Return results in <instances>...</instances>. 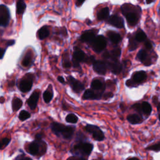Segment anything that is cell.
Wrapping results in <instances>:
<instances>
[{
  "label": "cell",
  "instance_id": "cell-1",
  "mask_svg": "<svg viewBox=\"0 0 160 160\" xmlns=\"http://www.w3.org/2000/svg\"><path fill=\"white\" fill-rule=\"evenodd\" d=\"M121 9L122 14L126 18L128 25L129 26H134L138 22L141 8L138 10L136 9L134 11V10H135V8L133 9L132 4H124L121 7Z\"/></svg>",
  "mask_w": 160,
  "mask_h": 160
},
{
  "label": "cell",
  "instance_id": "cell-2",
  "mask_svg": "<svg viewBox=\"0 0 160 160\" xmlns=\"http://www.w3.org/2000/svg\"><path fill=\"white\" fill-rule=\"evenodd\" d=\"M51 130L57 136L66 139H69L72 138L74 134L75 128L65 126L64 124L59 122H53L51 124Z\"/></svg>",
  "mask_w": 160,
  "mask_h": 160
},
{
  "label": "cell",
  "instance_id": "cell-3",
  "mask_svg": "<svg viewBox=\"0 0 160 160\" xmlns=\"http://www.w3.org/2000/svg\"><path fill=\"white\" fill-rule=\"evenodd\" d=\"M93 149V144L89 142L80 141L74 144L71 149V152L76 156H88Z\"/></svg>",
  "mask_w": 160,
  "mask_h": 160
},
{
  "label": "cell",
  "instance_id": "cell-4",
  "mask_svg": "<svg viewBox=\"0 0 160 160\" xmlns=\"http://www.w3.org/2000/svg\"><path fill=\"white\" fill-rule=\"evenodd\" d=\"M95 61L93 56H87L86 54L80 48L78 47L74 48L73 55H72V65L74 68H80L79 63L84 62L86 63H94Z\"/></svg>",
  "mask_w": 160,
  "mask_h": 160
},
{
  "label": "cell",
  "instance_id": "cell-5",
  "mask_svg": "<svg viewBox=\"0 0 160 160\" xmlns=\"http://www.w3.org/2000/svg\"><path fill=\"white\" fill-rule=\"evenodd\" d=\"M47 149L46 143L41 140H37L29 143L26 148L27 151L32 156H41L45 154Z\"/></svg>",
  "mask_w": 160,
  "mask_h": 160
},
{
  "label": "cell",
  "instance_id": "cell-6",
  "mask_svg": "<svg viewBox=\"0 0 160 160\" xmlns=\"http://www.w3.org/2000/svg\"><path fill=\"white\" fill-rule=\"evenodd\" d=\"M86 131L91 134L93 138L98 141H102L104 139V132L97 126L92 124H87L85 126Z\"/></svg>",
  "mask_w": 160,
  "mask_h": 160
},
{
  "label": "cell",
  "instance_id": "cell-7",
  "mask_svg": "<svg viewBox=\"0 0 160 160\" xmlns=\"http://www.w3.org/2000/svg\"><path fill=\"white\" fill-rule=\"evenodd\" d=\"M90 44L95 52H100L106 48L107 41L104 36L102 35H99L96 36V38Z\"/></svg>",
  "mask_w": 160,
  "mask_h": 160
},
{
  "label": "cell",
  "instance_id": "cell-8",
  "mask_svg": "<svg viewBox=\"0 0 160 160\" xmlns=\"http://www.w3.org/2000/svg\"><path fill=\"white\" fill-rule=\"evenodd\" d=\"M10 20V12L8 7L4 4H0V26L6 27L9 24Z\"/></svg>",
  "mask_w": 160,
  "mask_h": 160
},
{
  "label": "cell",
  "instance_id": "cell-9",
  "mask_svg": "<svg viewBox=\"0 0 160 160\" xmlns=\"http://www.w3.org/2000/svg\"><path fill=\"white\" fill-rule=\"evenodd\" d=\"M68 81L73 91L75 92L79 93L82 91V90L84 89V84L80 82L79 81L76 79L74 78H73L71 76H68Z\"/></svg>",
  "mask_w": 160,
  "mask_h": 160
},
{
  "label": "cell",
  "instance_id": "cell-10",
  "mask_svg": "<svg viewBox=\"0 0 160 160\" xmlns=\"http://www.w3.org/2000/svg\"><path fill=\"white\" fill-rule=\"evenodd\" d=\"M108 22L118 28H122L124 26V21L123 19L116 14L111 15L109 18Z\"/></svg>",
  "mask_w": 160,
  "mask_h": 160
},
{
  "label": "cell",
  "instance_id": "cell-11",
  "mask_svg": "<svg viewBox=\"0 0 160 160\" xmlns=\"http://www.w3.org/2000/svg\"><path fill=\"white\" fill-rule=\"evenodd\" d=\"M136 58L145 66H150L152 64L151 59L148 52L144 49H141L137 54Z\"/></svg>",
  "mask_w": 160,
  "mask_h": 160
},
{
  "label": "cell",
  "instance_id": "cell-12",
  "mask_svg": "<svg viewBox=\"0 0 160 160\" xmlns=\"http://www.w3.org/2000/svg\"><path fill=\"white\" fill-rule=\"evenodd\" d=\"M93 65V69L96 72L101 75H104L107 71V66L106 62L102 61H95Z\"/></svg>",
  "mask_w": 160,
  "mask_h": 160
},
{
  "label": "cell",
  "instance_id": "cell-13",
  "mask_svg": "<svg viewBox=\"0 0 160 160\" xmlns=\"http://www.w3.org/2000/svg\"><path fill=\"white\" fill-rule=\"evenodd\" d=\"M32 86V79L30 78H26L22 79L19 83V88L22 92H26L31 90Z\"/></svg>",
  "mask_w": 160,
  "mask_h": 160
},
{
  "label": "cell",
  "instance_id": "cell-14",
  "mask_svg": "<svg viewBox=\"0 0 160 160\" xmlns=\"http://www.w3.org/2000/svg\"><path fill=\"white\" fill-rule=\"evenodd\" d=\"M96 38V32L92 30H87L82 33L80 36V40L84 42L91 43Z\"/></svg>",
  "mask_w": 160,
  "mask_h": 160
},
{
  "label": "cell",
  "instance_id": "cell-15",
  "mask_svg": "<svg viewBox=\"0 0 160 160\" xmlns=\"http://www.w3.org/2000/svg\"><path fill=\"white\" fill-rule=\"evenodd\" d=\"M39 98V92L38 91H34L27 101V103L31 109L34 110L36 106Z\"/></svg>",
  "mask_w": 160,
  "mask_h": 160
},
{
  "label": "cell",
  "instance_id": "cell-16",
  "mask_svg": "<svg viewBox=\"0 0 160 160\" xmlns=\"http://www.w3.org/2000/svg\"><path fill=\"white\" fill-rule=\"evenodd\" d=\"M112 61L109 62L108 61L106 62L107 68L109 69V70L115 74H118L122 69L121 65V64L117 61H114V60H111Z\"/></svg>",
  "mask_w": 160,
  "mask_h": 160
},
{
  "label": "cell",
  "instance_id": "cell-17",
  "mask_svg": "<svg viewBox=\"0 0 160 160\" xmlns=\"http://www.w3.org/2000/svg\"><path fill=\"white\" fill-rule=\"evenodd\" d=\"M102 92H96L92 89H89L85 91L83 94L84 99H99L102 96Z\"/></svg>",
  "mask_w": 160,
  "mask_h": 160
},
{
  "label": "cell",
  "instance_id": "cell-18",
  "mask_svg": "<svg viewBox=\"0 0 160 160\" xmlns=\"http://www.w3.org/2000/svg\"><path fill=\"white\" fill-rule=\"evenodd\" d=\"M147 78V75L145 71H136L132 74V81L135 84H139L143 82Z\"/></svg>",
  "mask_w": 160,
  "mask_h": 160
},
{
  "label": "cell",
  "instance_id": "cell-19",
  "mask_svg": "<svg viewBox=\"0 0 160 160\" xmlns=\"http://www.w3.org/2000/svg\"><path fill=\"white\" fill-rule=\"evenodd\" d=\"M108 36L109 40L111 41V42L115 44L120 42L122 39L121 35L119 33L114 31H109L108 32Z\"/></svg>",
  "mask_w": 160,
  "mask_h": 160
},
{
  "label": "cell",
  "instance_id": "cell-20",
  "mask_svg": "<svg viewBox=\"0 0 160 160\" xmlns=\"http://www.w3.org/2000/svg\"><path fill=\"white\" fill-rule=\"evenodd\" d=\"M91 87L94 91H101L103 92L104 89V84L99 79H94L91 83Z\"/></svg>",
  "mask_w": 160,
  "mask_h": 160
},
{
  "label": "cell",
  "instance_id": "cell-21",
  "mask_svg": "<svg viewBox=\"0 0 160 160\" xmlns=\"http://www.w3.org/2000/svg\"><path fill=\"white\" fill-rule=\"evenodd\" d=\"M38 36L39 38V39L42 40L45 38H46L47 37L49 36V29L48 28L47 26H44L42 27H41L38 31L37 32Z\"/></svg>",
  "mask_w": 160,
  "mask_h": 160
},
{
  "label": "cell",
  "instance_id": "cell-22",
  "mask_svg": "<svg viewBox=\"0 0 160 160\" xmlns=\"http://www.w3.org/2000/svg\"><path fill=\"white\" fill-rule=\"evenodd\" d=\"M127 120L132 124H137L142 121V118L138 114H129L127 116Z\"/></svg>",
  "mask_w": 160,
  "mask_h": 160
},
{
  "label": "cell",
  "instance_id": "cell-23",
  "mask_svg": "<svg viewBox=\"0 0 160 160\" xmlns=\"http://www.w3.org/2000/svg\"><path fill=\"white\" fill-rule=\"evenodd\" d=\"M109 9L108 7H105L102 8L97 14V18L98 20L102 21L107 19L109 17Z\"/></svg>",
  "mask_w": 160,
  "mask_h": 160
},
{
  "label": "cell",
  "instance_id": "cell-24",
  "mask_svg": "<svg viewBox=\"0 0 160 160\" xmlns=\"http://www.w3.org/2000/svg\"><path fill=\"white\" fill-rule=\"evenodd\" d=\"M26 8V3L24 1L20 0L18 1L16 3V13L19 15L22 14L25 11V9Z\"/></svg>",
  "mask_w": 160,
  "mask_h": 160
},
{
  "label": "cell",
  "instance_id": "cell-25",
  "mask_svg": "<svg viewBox=\"0 0 160 160\" xmlns=\"http://www.w3.org/2000/svg\"><path fill=\"white\" fill-rule=\"evenodd\" d=\"M22 105V101L18 98H15L12 101V109L13 111H17Z\"/></svg>",
  "mask_w": 160,
  "mask_h": 160
},
{
  "label": "cell",
  "instance_id": "cell-26",
  "mask_svg": "<svg viewBox=\"0 0 160 160\" xmlns=\"http://www.w3.org/2000/svg\"><path fill=\"white\" fill-rule=\"evenodd\" d=\"M141 108H142V112L147 116L149 115L151 113L152 111V107L150 105V104L146 101H144L141 104Z\"/></svg>",
  "mask_w": 160,
  "mask_h": 160
},
{
  "label": "cell",
  "instance_id": "cell-27",
  "mask_svg": "<svg viewBox=\"0 0 160 160\" xmlns=\"http://www.w3.org/2000/svg\"><path fill=\"white\" fill-rule=\"evenodd\" d=\"M32 63V56L30 52H28L25 54L22 61V64L23 66L28 67Z\"/></svg>",
  "mask_w": 160,
  "mask_h": 160
},
{
  "label": "cell",
  "instance_id": "cell-28",
  "mask_svg": "<svg viewBox=\"0 0 160 160\" xmlns=\"http://www.w3.org/2000/svg\"><path fill=\"white\" fill-rule=\"evenodd\" d=\"M146 39V34H145V32L142 30L139 29L136 32L135 35V39L136 40V41L142 42V41H144Z\"/></svg>",
  "mask_w": 160,
  "mask_h": 160
},
{
  "label": "cell",
  "instance_id": "cell-29",
  "mask_svg": "<svg viewBox=\"0 0 160 160\" xmlns=\"http://www.w3.org/2000/svg\"><path fill=\"white\" fill-rule=\"evenodd\" d=\"M53 97V93L48 89L43 92V99L46 102H49Z\"/></svg>",
  "mask_w": 160,
  "mask_h": 160
},
{
  "label": "cell",
  "instance_id": "cell-30",
  "mask_svg": "<svg viewBox=\"0 0 160 160\" xmlns=\"http://www.w3.org/2000/svg\"><path fill=\"white\" fill-rule=\"evenodd\" d=\"M66 122H69V123H72V124H75L78 122V117L72 113L69 114L66 116Z\"/></svg>",
  "mask_w": 160,
  "mask_h": 160
},
{
  "label": "cell",
  "instance_id": "cell-31",
  "mask_svg": "<svg viewBox=\"0 0 160 160\" xmlns=\"http://www.w3.org/2000/svg\"><path fill=\"white\" fill-rule=\"evenodd\" d=\"M31 117V114L29 112L26 110L21 111L19 114V119L21 121H25L27 119H29Z\"/></svg>",
  "mask_w": 160,
  "mask_h": 160
},
{
  "label": "cell",
  "instance_id": "cell-32",
  "mask_svg": "<svg viewBox=\"0 0 160 160\" xmlns=\"http://www.w3.org/2000/svg\"><path fill=\"white\" fill-rule=\"evenodd\" d=\"M62 65L65 68H69L71 66V63L68 57V54H64L62 59Z\"/></svg>",
  "mask_w": 160,
  "mask_h": 160
},
{
  "label": "cell",
  "instance_id": "cell-33",
  "mask_svg": "<svg viewBox=\"0 0 160 160\" xmlns=\"http://www.w3.org/2000/svg\"><path fill=\"white\" fill-rule=\"evenodd\" d=\"M146 150H151L156 152H158L160 151V142H159L157 144H152L151 146H149L147 148H146Z\"/></svg>",
  "mask_w": 160,
  "mask_h": 160
},
{
  "label": "cell",
  "instance_id": "cell-34",
  "mask_svg": "<svg viewBox=\"0 0 160 160\" xmlns=\"http://www.w3.org/2000/svg\"><path fill=\"white\" fill-rule=\"evenodd\" d=\"M10 141L11 139L8 138H4L0 140V149H4L5 147H6L10 142Z\"/></svg>",
  "mask_w": 160,
  "mask_h": 160
},
{
  "label": "cell",
  "instance_id": "cell-35",
  "mask_svg": "<svg viewBox=\"0 0 160 160\" xmlns=\"http://www.w3.org/2000/svg\"><path fill=\"white\" fill-rule=\"evenodd\" d=\"M138 47V43L136 42V40L132 38L129 39V51H133L136 49Z\"/></svg>",
  "mask_w": 160,
  "mask_h": 160
},
{
  "label": "cell",
  "instance_id": "cell-36",
  "mask_svg": "<svg viewBox=\"0 0 160 160\" xmlns=\"http://www.w3.org/2000/svg\"><path fill=\"white\" fill-rule=\"evenodd\" d=\"M132 108H134L135 110L138 111V112H142V108H141V104H133L132 106Z\"/></svg>",
  "mask_w": 160,
  "mask_h": 160
},
{
  "label": "cell",
  "instance_id": "cell-37",
  "mask_svg": "<svg viewBox=\"0 0 160 160\" xmlns=\"http://www.w3.org/2000/svg\"><path fill=\"white\" fill-rule=\"evenodd\" d=\"M66 160H87L85 158H82V157H79V156H71L69 157L68 159H67Z\"/></svg>",
  "mask_w": 160,
  "mask_h": 160
},
{
  "label": "cell",
  "instance_id": "cell-38",
  "mask_svg": "<svg viewBox=\"0 0 160 160\" xmlns=\"http://www.w3.org/2000/svg\"><path fill=\"white\" fill-rule=\"evenodd\" d=\"M16 160H32L31 158H29V157H27V156H25L24 155H21V156H19L16 158Z\"/></svg>",
  "mask_w": 160,
  "mask_h": 160
},
{
  "label": "cell",
  "instance_id": "cell-39",
  "mask_svg": "<svg viewBox=\"0 0 160 160\" xmlns=\"http://www.w3.org/2000/svg\"><path fill=\"white\" fill-rule=\"evenodd\" d=\"M144 46L146 49H151L152 48V45L151 44V42L149 40H146L144 42Z\"/></svg>",
  "mask_w": 160,
  "mask_h": 160
},
{
  "label": "cell",
  "instance_id": "cell-40",
  "mask_svg": "<svg viewBox=\"0 0 160 160\" xmlns=\"http://www.w3.org/2000/svg\"><path fill=\"white\" fill-rule=\"evenodd\" d=\"M126 84L128 87H132L135 86V83L132 81V79H128L126 82Z\"/></svg>",
  "mask_w": 160,
  "mask_h": 160
},
{
  "label": "cell",
  "instance_id": "cell-41",
  "mask_svg": "<svg viewBox=\"0 0 160 160\" xmlns=\"http://www.w3.org/2000/svg\"><path fill=\"white\" fill-rule=\"evenodd\" d=\"M113 96V94L112 92H107L106 94H104L103 96V98L104 99H108V98H112Z\"/></svg>",
  "mask_w": 160,
  "mask_h": 160
},
{
  "label": "cell",
  "instance_id": "cell-42",
  "mask_svg": "<svg viewBox=\"0 0 160 160\" xmlns=\"http://www.w3.org/2000/svg\"><path fill=\"white\" fill-rule=\"evenodd\" d=\"M5 52H6V49H2V48H0V59L3 58L4 55L5 54Z\"/></svg>",
  "mask_w": 160,
  "mask_h": 160
},
{
  "label": "cell",
  "instance_id": "cell-43",
  "mask_svg": "<svg viewBox=\"0 0 160 160\" xmlns=\"http://www.w3.org/2000/svg\"><path fill=\"white\" fill-rule=\"evenodd\" d=\"M14 43H15V41L14 39H10L7 41L6 45H7V46H12L13 44H14Z\"/></svg>",
  "mask_w": 160,
  "mask_h": 160
},
{
  "label": "cell",
  "instance_id": "cell-44",
  "mask_svg": "<svg viewBox=\"0 0 160 160\" xmlns=\"http://www.w3.org/2000/svg\"><path fill=\"white\" fill-rule=\"evenodd\" d=\"M58 80L60 82H61V83H62V84H65V80H64V79L63 77H62V76H58Z\"/></svg>",
  "mask_w": 160,
  "mask_h": 160
},
{
  "label": "cell",
  "instance_id": "cell-45",
  "mask_svg": "<svg viewBox=\"0 0 160 160\" xmlns=\"http://www.w3.org/2000/svg\"><path fill=\"white\" fill-rule=\"evenodd\" d=\"M152 102H153V103L155 104L156 106L158 105V104L159 102H158V98H157L156 96H153V98H152Z\"/></svg>",
  "mask_w": 160,
  "mask_h": 160
},
{
  "label": "cell",
  "instance_id": "cell-46",
  "mask_svg": "<svg viewBox=\"0 0 160 160\" xmlns=\"http://www.w3.org/2000/svg\"><path fill=\"white\" fill-rule=\"evenodd\" d=\"M42 138V134L41 133L37 134L36 135V139H37V140H41Z\"/></svg>",
  "mask_w": 160,
  "mask_h": 160
},
{
  "label": "cell",
  "instance_id": "cell-47",
  "mask_svg": "<svg viewBox=\"0 0 160 160\" xmlns=\"http://www.w3.org/2000/svg\"><path fill=\"white\" fill-rule=\"evenodd\" d=\"M84 1H76V6H78V7H79V6H81L83 3H84Z\"/></svg>",
  "mask_w": 160,
  "mask_h": 160
},
{
  "label": "cell",
  "instance_id": "cell-48",
  "mask_svg": "<svg viewBox=\"0 0 160 160\" xmlns=\"http://www.w3.org/2000/svg\"><path fill=\"white\" fill-rule=\"evenodd\" d=\"M157 109H158V111H160V102H159L157 105Z\"/></svg>",
  "mask_w": 160,
  "mask_h": 160
},
{
  "label": "cell",
  "instance_id": "cell-49",
  "mask_svg": "<svg viewBox=\"0 0 160 160\" xmlns=\"http://www.w3.org/2000/svg\"><path fill=\"white\" fill-rule=\"evenodd\" d=\"M129 160H139V158H138L136 157H133V158H130Z\"/></svg>",
  "mask_w": 160,
  "mask_h": 160
},
{
  "label": "cell",
  "instance_id": "cell-50",
  "mask_svg": "<svg viewBox=\"0 0 160 160\" xmlns=\"http://www.w3.org/2000/svg\"><path fill=\"white\" fill-rule=\"evenodd\" d=\"M154 1H146V4H150V3H152V2H154Z\"/></svg>",
  "mask_w": 160,
  "mask_h": 160
},
{
  "label": "cell",
  "instance_id": "cell-51",
  "mask_svg": "<svg viewBox=\"0 0 160 160\" xmlns=\"http://www.w3.org/2000/svg\"><path fill=\"white\" fill-rule=\"evenodd\" d=\"M159 121H160V114L159 115Z\"/></svg>",
  "mask_w": 160,
  "mask_h": 160
}]
</instances>
